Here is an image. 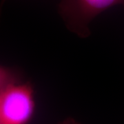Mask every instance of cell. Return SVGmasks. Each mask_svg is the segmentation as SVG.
Returning a JSON list of instances; mask_svg holds the SVG:
<instances>
[{
    "label": "cell",
    "instance_id": "1",
    "mask_svg": "<svg viewBox=\"0 0 124 124\" xmlns=\"http://www.w3.org/2000/svg\"><path fill=\"white\" fill-rule=\"evenodd\" d=\"M35 106L31 84L16 82L9 85L0 93L1 124H27L35 115Z\"/></svg>",
    "mask_w": 124,
    "mask_h": 124
},
{
    "label": "cell",
    "instance_id": "4",
    "mask_svg": "<svg viewBox=\"0 0 124 124\" xmlns=\"http://www.w3.org/2000/svg\"><path fill=\"white\" fill-rule=\"evenodd\" d=\"M5 0H2V2H1V4H3V2H4V1Z\"/></svg>",
    "mask_w": 124,
    "mask_h": 124
},
{
    "label": "cell",
    "instance_id": "5",
    "mask_svg": "<svg viewBox=\"0 0 124 124\" xmlns=\"http://www.w3.org/2000/svg\"><path fill=\"white\" fill-rule=\"evenodd\" d=\"M0 124H1V117H0Z\"/></svg>",
    "mask_w": 124,
    "mask_h": 124
},
{
    "label": "cell",
    "instance_id": "3",
    "mask_svg": "<svg viewBox=\"0 0 124 124\" xmlns=\"http://www.w3.org/2000/svg\"><path fill=\"white\" fill-rule=\"evenodd\" d=\"M19 75L15 70L0 65V93L9 85L19 82Z\"/></svg>",
    "mask_w": 124,
    "mask_h": 124
},
{
    "label": "cell",
    "instance_id": "2",
    "mask_svg": "<svg viewBox=\"0 0 124 124\" xmlns=\"http://www.w3.org/2000/svg\"><path fill=\"white\" fill-rule=\"evenodd\" d=\"M117 5H124V0H61L59 11L68 29L81 37H86L93 19Z\"/></svg>",
    "mask_w": 124,
    "mask_h": 124
}]
</instances>
